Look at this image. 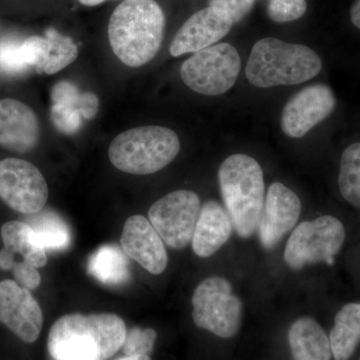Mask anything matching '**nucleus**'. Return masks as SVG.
Instances as JSON below:
<instances>
[{"label":"nucleus","mask_w":360,"mask_h":360,"mask_svg":"<svg viewBox=\"0 0 360 360\" xmlns=\"http://www.w3.org/2000/svg\"><path fill=\"white\" fill-rule=\"evenodd\" d=\"M127 331L116 314H66L51 326L47 348L53 360H108L122 347Z\"/></svg>","instance_id":"nucleus-1"},{"label":"nucleus","mask_w":360,"mask_h":360,"mask_svg":"<svg viewBox=\"0 0 360 360\" xmlns=\"http://www.w3.org/2000/svg\"><path fill=\"white\" fill-rule=\"evenodd\" d=\"M165 26V13L155 0H124L110 16L111 49L125 65L141 68L160 51Z\"/></svg>","instance_id":"nucleus-2"},{"label":"nucleus","mask_w":360,"mask_h":360,"mask_svg":"<svg viewBox=\"0 0 360 360\" xmlns=\"http://www.w3.org/2000/svg\"><path fill=\"white\" fill-rule=\"evenodd\" d=\"M321 68V56L307 45L266 37L253 45L245 75L255 86L269 89L309 82Z\"/></svg>","instance_id":"nucleus-3"},{"label":"nucleus","mask_w":360,"mask_h":360,"mask_svg":"<svg viewBox=\"0 0 360 360\" xmlns=\"http://www.w3.org/2000/svg\"><path fill=\"white\" fill-rule=\"evenodd\" d=\"M219 181L234 231L240 238H251L257 231L265 201L262 167L250 156L232 155L220 165Z\"/></svg>","instance_id":"nucleus-4"},{"label":"nucleus","mask_w":360,"mask_h":360,"mask_svg":"<svg viewBox=\"0 0 360 360\" xmlns=\"http://www.w3.org/2000/svg\"><path fill=\"white\" fill-rule=\"evenodd\" d=\"M179 150V139L174 130L163 127H141L118 134L111 141L108 156L120 172L148 175L167 167Z\"/></svg>","instance_id":"nucleus-5"},{"label":"nucleus","mask_w":360,"mask_h":360,"mask_svg":"<svg viewBox=\"0 0 360 360\" xmlns=\"http://www.w3.org/2000/svg\"><path fill=\"white\" fill-rule=\"evenodd\" d=\"M345 240V229L340 220L322 215L296 226L286 243L284 260L295 270L321 262L333 265Z\"/></svg>","instance_id":"nucleus-6"},{"label":"nucleus","mask_w":360,"mask_h":360,"mask_svg":"<svg viewBox=\"0 0 360 360\" xmlns=\"http://www.w3.org/2000/svg\"><path fill=\"white\" fill-rule=\"evenodd\" d=\"M241 60L236 47L217 44L195 52L184 61L180 75L193 91L203 96H221L236 84Z\"/></svg>","instance_id":"nucleus-7"},{"label":"nucleus","mask_w":360,"mask_h":360,"mask_svg":"<svg viewBox=\"0 0 360 360\" xmlns=\"http://www.w3.org/2000/svg\"><path fill=\"white\" fill-rule=\"evenodd\" d=\"M193 307L198 328L221 338H233L238 333L243 303L224 277H208L200 283L193 293Z\"/></svg>","instance_id":"nucleus-8"},{"label":"nucleus","mask_w":360,"mask_h":360,"mask_svg":"<svg viewBox=\"0 0 360 360\" xmlns=\"http://www.w3.org/2000/svg\"><path fill=\"white\" fill-rule=\"evenodd\" d=\"M200 208V198L193 191H172L153 203L148 220L165 245L181 250L193 240Z\"/></svg>","instance_id":"nucleus-9"},{"label":"nucleus","mask_w":360,"mask_h":360,"mask_svg":"<svg viewBox=\"0 0 360 360\" xmlns=\"http://www.w3.org/2000/svg\"><path fill=\"white\" fill-rule=\"evenodd\" d=\"M0 198L15 212L34 214L46 205L49 186L32 163L6 158L0 160Z\"/></svg>","instance_id":"nucleus-10"},{"label":"nucleus","mask_w":360,"mask_h":360,"mask_svg":"<svg viewBox=\"0 0 360 360\" xmlns=\"http://www.w3.org/2000/svg\"><path fill=\"white\" fill-rule=\"evenodd\" d=\"M336 97L328 85H309L291 97L284 105L281 117L283 134L302 139L333 112Z\"/></svg>","instance_id":"nucleus-11"},{"label":"nucleus","mask_w":360,"mask_h":360,"mask_svg":"<svg viewBox=\"0 0 360 360\" xmlns=\"http://www.w3.org/2000/svg\"><path fill=\"white\" fill-rule=\"evenodd\" d=\"M0 323L26 343L37 341L44 326L39 303L27 288L9 279L0 283Z\"/></svg>","instance_id":"nucleus-12"},{"label":"nucleus","mask_w":360,"mask_h":360,"mask_svg":"<svg viewBox=\"0 0 360 360\" xmlns=\"http://www.w3.org/2000/svg\"><path fill=\"white\" fill-rule=\"evenodd\" d=\"M302 212L300 198L283 184L274 182L265 198L258 238L265 250H274L297 224Z\"/></svg>","instance_id":"nucleus-13"},{"label":"nucleus","mask_w":360,"mask_h":360,"mask_svg":"<svg viewBox=\"0 0 360 360\" xmlns=\"http://www.w3.org/2000/svg\"><path fill=\"white\" fill-rule=\"evenodd\" d=\"M125 255L151 274H162L168 257L165 243L146 217L132 215L125 221L120 238Z\"/></svg>","instance_id":"nucleus-14"},{"label":"nucleus","mask_w":360,"mask_h":360,"mask_svg":"<svg viewBox=\"0 0 360 360\" xmlns=\"http://www.w3.org/2000/svg\"><path fill=\"white\" fill-rule=\"evenodd\" d=\"M232 26L224 14L207 6L191 15L179 28L170 44V53L176 58L212 46L229 34Z\"/></svg>","instance_id":"nucleus-15"},{"label":"nucleus","mask_w":360,"mask_h":360,"mask_svg":"<svg viewBox=\"0 0 360 360\" xmlns=\"http://www.w3.org/2000/svg\"><path fill=\"white\" fill-rule=\"evenodd\" d=\"M39 137V118L30 106L13 98L0 101V148L30 153L37 148Z\"/></svg>","instance_id":"nucleus-16"},{"label":"nucleus","mask_w":360,"mask_h":360,"mask_svg":"<svg viewBox=\"0 0 360 360\" xmlns=\"http://www.w3.org/2000/svg\"><path fill=\"white\" fill-rule=\"evenodd\" d=\"M51 116L56 129L65 134L77 132L84 120L96 115L98 98L90 92H82L70 82H60L51 91Z\"/></svg>","instance_id":"nucleus-17"},{"label":"nucleus","mask_w":360,"mask_h":360,"mask_svg":"<svg viewBox=\"0 0 360 360\" xmlns=\"http://www.w3.org/2000/svg\"><path fill=\"white\" fill-rule=\"evenodd\" d=\"M233 225L225 207L215 200L201 206L193 236V250L198 257H212L231 238Z\"/></svg>","instance_id":"nucleus-18"},{"label":"nucleus","mask_w":360,"mask_h":360,"mask_svg":"<svg viewBox=\"0 0 360 360\" xmlns=\"http://www.w3.org/2000/svg\"><path fill=\"white\" fill-rule=\"evenodd\" d=\"M49 52V42L44 37L4 39L0 41V72L20 75L34 68L42 73Z\"/></svg>","instance_id":"nucleus-19"},{"label":"nucleus","mask_w":360,"mask_h":360,"mask_svg":"<svg viewBox=\"0 0 360 360\" xmlns=\"http://www.w3.org/2000/svg\"><path fill=\"white\" fill-rule=\"evenodd\" d=\"M293 360H331L330 341L326 331L311 317H300L288 331Z\"/></svg>","instance_id":"nucleus-20"},{"label":"nucleus","mask_w":360,"mask_h":360,"mask_svg":"<svg viewBox=\"0 0 360 360\" xmlns=\"http://www.w3.org/2000/svg\"><path fill=\"white\" fill-rule=\"evenodd\" d=\"M1 238L4 250L15 257L20 255L23 262L40 269L47 264L46 250L37 233L26 222L8 221L2 225Z\"/></svg>","instance_id":"nucleus-21"},{"label":"nucleus","mask_w":360,"mask_h":360,"mask_svg":"<svg viewBox=\"0 0 360 360\" xmlns=\"http://www.w3.org/2000/svg\"><path fill=\"white\" fill-rule=\"evenodd\" d=\"M122 248L104 245L97 248L87 262V271L105 285H120L130 277L129 260Z\"/></svg>","instance_id":"nucleus-22"},{"label":"nucleus","mask_w":360,"mask_h":360,"mask_svg":"<svg viewBox=\"0 0 360 360\" xmlns=\"http://www.w3.org/2000/svg\"><path fill=\"white\" fill-rule=\"evenodd\" d=\"M329 341L335 360L352 356L360 343V303H348L338 312Z\"/></svg>","instance_id":"nucleus-23"},{"label":"nucleus","mask_w":360,"mask_h":360,"mask_svg":"<svg viewBox=\"0 0 360 360\" xmlns=\"http://www.w3.org/2000/svg\"><path fill=\"white\" fill-rule=\"evenodd\" d=\"M30 217L26 224L37 233L45 250H63L70 246V226L58 213L41 210Z\"/></svg>","instance_id":"nucleus-24"},{"label":"nucleus","mask_w":360,"mask_h":360,"mask_svg":"<svg viewBox=\"0 0 360 360\" xmlns=\"http://www.w3.org/2000/svg\"><path fill=\"white\" fill-rule=\"evenodd\" d=\"M338 186L342 198L360 208V142L348 146L341 155Z\"/></svg>","instance_id":"nucleus-25"},{"label":"nucleus","mask_w":360,"mask_h":360,"mask_svg":"<svg viewBox=\"0 0 360 360\" xmlns=\"http://www.w3.org/2000/svg\"><path fill=\"white\" fill-rule=\"evenodd\" d=\"M45 39L49 42V52L42 73L54 75L77 58L78 47L70 37L60 34L53 28H49L45 32Z\"/></svg>","instance_id":"nucleus-26"},{"label":"nucleus","mask_w":360,"mask_h":360,"mask_svg":"<svg viewBox=\"0 0 360 360\" xmlns=\"http://www.w3.org/2000/svg\"><path fill=\"white\" fill-rule=\"evenodd\" d=\"M307 9V0H269L267 15L274 22H291L302 18Z\"/></svg>","instance_id":"nucleus-27"},{"label":"nucleus","mask_w":360,"mask_h":360,"mask_svg":"<svg viewBox=\"0 0 360 360\" xmlns=\"http://www.w3.org/2000/svg\"><path fill=\"white\" fill-rule=\"evenodd\" d=\"M158 338L153 328H134L127 331L122 350L125 355H150Z\"/></svg>","instance_id":"nucleus-28"},{"label":"nucleus","mask_w":360,"mask_h":360,"mask_svg":"<svg viewBox=\"0 0 360 360\" xmlns=\"http://www.w3.org/2000/svg\"><path fill=\"white\" fill-rule=\"evenodd\" d=\"M255 0H210L208 6L224 14L232 25L238 23L250 13Z\"/></svg>","instance_id":"nucleus-29"},{"label":"nucleus","mask_w":360,"mask_h":360,"mask_svg":"<svg viewBox=\"0 0 360 360\" xmlns=\"http://www.w3.org/2000/svg\"><path fill=\"white\" fill-rule=\"evenodd\" d=\"M11 270L16 283L28 290H37L41 283V276L39 270L27 262L15 260Z\"/></svg>","instance_id":"nucleus-30"},{"label":"nucleus","mask_w":360,"mask_h":360,"mask_svg":"<svg viewBox=\"0 0 360 360\" xmlns=\"http://www.w3.org/2000/svg\"><path fill=\"white\" fill-rule=\"evenodd\" d=\"M350 20L355 27L360 30V0H355L350 8Z\"/></svg>","instance_id":"nucleus-31"},{"label":"nucleus","mask_w":360,"mask_h":360,"mask_svg":"<svg viewBox=\"0 0 360 360\" xmlns=\"http://www.w3.org/2000/svg\"><path fill=\"white\" fill-rule=\"evenodd\" d=\"M116 360H151L149 355H124Z\"/></svg>","instance_id":"nucleus-32"},{"label":"nucleus","mask_w":360,"mask_h":360,"mask_svg":"<svg viewBox=\"0 0 360 360\" xmlns=\"http://www.w3.org/2000/svg\"><path fill=\"white\" fill-rule=\"evenodd\" d=\"M80 4H84V6H98V4H103V2L106 1V0H78Z\"/></svg>","instance_id":"nucleus-33"}]
</instances>
